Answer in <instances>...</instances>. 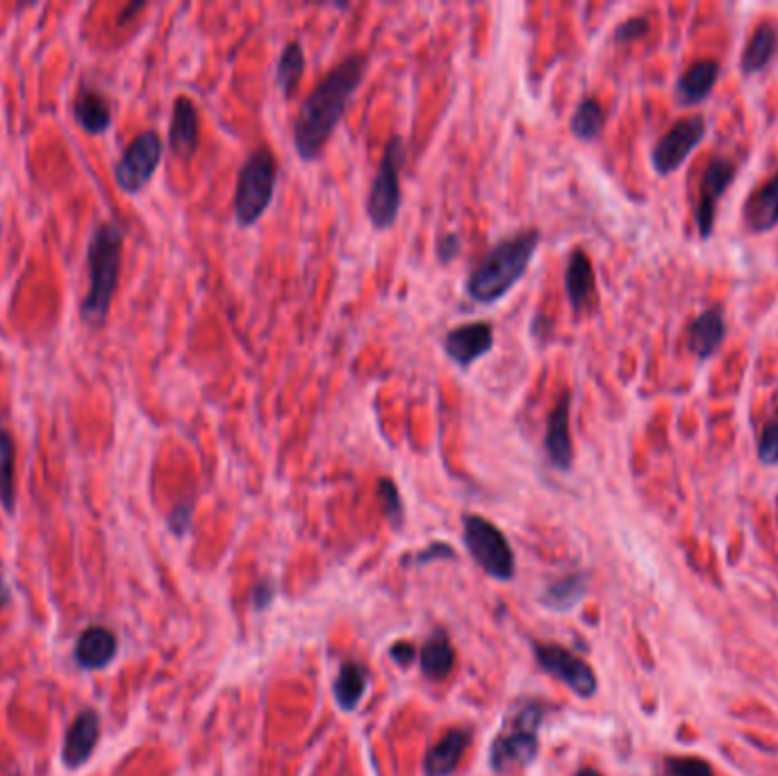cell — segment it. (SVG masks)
I'll list each match as a JSON object with an SVG mask.
<instances>
[{"mask_svg": "<svg viewBox=\"0 0 778 776\" xmlns=\"http://www.w3.org/2000/svg\"><path fill=\"white\" fill-rule=\"evenodd\" d=\"M585 588H588L585 577H581V574H569V577H562L546 586L542 594V603L554 611H569L585 597Z\"/></svg>", "mask_w": 778, "mask_h": 776, "instance_id": "4316f807", "label": "cell"}, {"mask_svg": "<svg viewBox=\"0 0 778 776\" xmlns=\"http://www.w3.org/2000/svg\"><path fill=\"white\" fill-rule=\"evenodd\" d=\"M535 658L546 674L562 681L573 695H579L583 699L596 695V685H599L596 674L585 660H581L576 653L558 645H537Z\"/></svg>", "mask_w": 778, "mask_h": 776, "instance_id": "9c48e42d", "label": "cell"}, {"mask_svg": "<svg viewBox=\"0 0 778 776\" xmlns=\"http://www.w3.org/2000/svg\"><path fill=\"white\" fill-rule=\"evenodd\" d=\"M569 419H571V392L565 390L556 406L546 419V430H544V451L549 458L551 467L558 472H569L573 463V444H571V430H569Z\"/></svg>", "mask_w": 778, "mask_h": 776, "instance_id": "7c38bea8", "label": "cell"}, {"mask_svg": "<svg viewBox=\"0 0 778 776\" xmlns=\"http://www.w3.org/2000/svg\"><path fill=\"white\" fill-rule=\"evenodd\" d=\"M367 69L369 57L364 53H351L314 84V90L301 103L292 132L294 149L301 160L312 162L324 153L326 143L349 109V103L364 82Z\"/></svg>", "mask_w": 778, "mask_h": 776, "instance_id": "6da1fadb", "label": "cell"}, {"mask_svg": "<svg viewBox=\"0 0 778 776\" xmlns=\"http://www.w3.org/2000/svg\"><path fill=\"white\" fill-rule=\"evenodd\" d=\"M406 162V141L400 135L387 139L381 166L367 194V219L376 230H387L400 212V164Z\"/></svg>", "mask_w": 778, "mask_h": 776, "instance_id": "8992f818", "label": "cell"}, {"mask_svg": "<svg viewBox=\"0 0 778 776\" xmlns=\"http://www.w3.org/2000/svg\"><path fill=\"white\" fill-rule=\"evenodd\" d=\"M724 335H727V326H724L722 312L708 310V312L699 314V317L692 322V326L687 331L689 351L699 358H708L719 347H722Z\"/></svg>", "mask_w": 778, "mask_h": 776, "instance_id": "ffe728a7", "label": "cell"}, {"mask_svg": "<svg viewBox=\"0 0 778 776\" xmlns=\"http://www.w3.org/2000/svg\"><path fill=\"white\" fill-rule=\"evenodd\" d=\"M744 219L754 233H765V230H771L778 223V174L748 198Z\"/></svg>", "mask_w": 778, "mask_h": 776, "instance_id": "44dd1931", "label": "cell"}, {"mask_svg": "<svg viewBox=\"0 0 778 776\" xmlns=\"http://www.w3.org/2000/svg\"><path fill=\"white\" fill-rule=\"evenodd\" d=\"M706 137V121L704 117H687L674 124L665 135H662L653 149V166L660 176L674 174L676 169L687 160V155L695 151Z\"/></svg>", "mask_w": 778, "mask_h": 776, "instance_id": "30bf717a", "label": "cell"}, {"mask_svg": "<svg viewBox=\"0 0 778 776\" xmlns=\"http://www.w3.org/2000/svg\"><path fill=\"white\" fill-rule=\"evenodd\" d=\"M303 73H305V50L303 44L294 39L282 48L276 62V84L287 101L294 96Z\"/></svg>", "mask_w": 778, "mask_h": 776, "instance_id": "484cf974", "label": "cell"}, {"mask_svg": "<svg viewBox=\"0 0 778 776\" xmlns=\"http://www.w3.org/2000/svg\"><path fill=\"white\" fill-rule=\"evenodd\" d=\"M367 685H369V674L362 665L344 663L335 683H333V695H335L337 706L346 713L356 710L367 693Z\"/></svg>", "mask_w": 778, "mask_h": 776, "instance_id": "d4e9b609", "label": "cell"}, {"mask_svg": "<svg viewBox=\"0 0 778 776\" xmlns=\"http://www.w3.org/2000/svg\"><path fill=\"white\" fill-rule=\"evenodd\" d=\"M444 354L463 369H469L476 360L495 349V328L487 322H472L455 326L444 335Z\"/></svg>", "mask_w": 778, "mask_h": 776, "instance_id": "8fae6325", "label": "cell"}, {"mask_svg": "<svg viewBox=\"0 0 778 776\" xmlns=\"http://www.w3.org/2000/svg\"><path fill=\"white\" fill-rule=\"evenodd\" d=\"M460 251H463V238H460L457 233H449V235H442L436 244V253L440 257V263L449 265L453 263L455 257L460 255Z\"/></svg>", "mask_w": 778, "mask_h": 776, "instance_id": "836d02e7", "label": "cell"}, {"mask_svg": "<svg viewBox=\"0 0 778 776\" xmlns=\"http://www.w3.org/2000/svg\"><path fill=\"white\" fill-rule=\"evenodd\" d=\"M778 48V31L771 21H763L742 53V71L756 73L769 65Z\"/></svg>", "mask_w": 778, "mask_h": 776, "instance_id": "cb8c5ba5", "label": "cell"}, {"mask_svg": "<svg viewBox=\"0 0 778 776\" xmlns=\"http://www.w3.org/2000/svg\"><path fill=\"white\" fill-rule=\"evenodd\" d=\"M98 736H101V717H98V713L92 710V708L82 710L73 720V725L69 727V731H67L65 750H62L65 763L69 767H80V765H84L86 761H90L94 750H96V744H98Z\"/></svg>", "mask_w": 778, "mask_h": 776, "instance_id": "5bb4252c", "label": "cell"}, {"mask_svg": "<svg viewBox=\"0 0 778 776\" xmlns=\"http://www.w3.org/2000/svg\"><path fill=\"white\" fill-rule=\"evenodd\" d=\"M565 292L569 299V305L581 312L590 305V301L596 294V276L590 255L583 248H573L569 253L567 269H565Z\"/></svg>", "mask_w": 778, "mask_h": 776, "instance_id": "2e32d148", "label": "cell"}, {"mask_svg": "<svg viewBox=\"0 0 778 776\" xmlns=\"http://www.w3.org/2000/svg\"><path fill=\"white\" fill-rule=\"evenodd\" d=\"M278 183V160L267 149H255L242 164L235 189V219L242 228L255 225L269 210Z\"/></svg>", "mask_w": 778, "mask_h": 776, "instance_id": "5b68a950", "label": "cell"}, {"mask_svg": "<svg viewBox=\"0 0 778 776\" xmlns=\"http://www.w3.org/2000/svg\"><path fill=\"white\" fill-rule=\"evenodd\" d=\"M539 242V230L526 228L495 244L467 276V297L480 305H492L501 301L529 271Z\"/></svg>", "mask_w": 778, "mask_h": 776, "instance_id": "7a4b0ae2", "label": "cell"}, {"mask_svg": "<svg viewBox=\"0 0 778 776\" xmlns=\"http://www.w3.org/2000/svg\"><path fill=\"white\" fill-rule=\"evenodd\" d=\"M198 112L196 105L187 96H178L173 101L171 128H169V147L173 155L181 160H189L198 149Z\"/></svg>", "mask_w": 778, "mask_h": 776, "instance_id": "9a60e30c", "label": "cell"}, {"mask_svg": "<svg viewBox=\"0 0 778 776\" xmlns=\"http://www.w3.org/2000/svg\"><path fill=\"white\" fill-rule=\"evenodd\" d=\"M124 251V230L114 221H103L92 233L86 246L90 265V290L80 305V320L86 328H101L107 320L114 292L119 285Z\"/></svg>", "mask_w": 778, "mask_h": 776, "instance_id": "3957f363", "label": "cell"}, {"mask_svg": "<svg viewBox=\"0 0 778 776\" xmlns=\"http://www.w3.org/2000/svg\"><path fill=\"white\" fill-rule=\"evenodd\" d=\"M544 706L537 702H519L506 715L503 727L489 746V767L497 774L512 767H526L539 750V727Z\"/></svg>", "mask_w": 778, "mask_h": 776, "instance_id": "277c9868", "label": "cell"}, {"mask_svg": "<svg viewBox=\"0 0 778 776\" xmlns=\"http://www.w3.org/2000/svg\"><path fill=\"white\" fill-rule=\"evenodd\" d=\"M117 636L105 626H90L76 642V660L84 670H103L117 656Z\"/></svg>", "mask_w": 778, "mask_h": 776, "instance_id": "ac0fdd59", "label": "cell"}, {"mask_svg": "<svg viewBox=\"0 0 778 776\" xmlns=\"http://www.w3.org/2000/svg\"><path fill=\"white\" fill-rule=\"evenodd\" d=\"M662 767L667 776H715L712 767L697 756H670Z\"/></svg>", "mask_w": 778, "mask_h": 776, "instance_id": "4dcf8cb0", "label": "cell"}, {"mask_svg": "<svg viewBox=\"0 0 778 776\" xmlns=\"http://www.w3.org/2000/svg\"><path fill=\"white\" fill-rule=\"evenodd\" d=\"M274 597H276V586H274L271 581H263V583H259V586L255 588V592H253L255 609H257V611H265V609L269 606V603L274 601Z\"/></svg>", "mask_w": 778, "mask_h": 776, "instance_id": "8d00e7d4", "label": "cell"}, {"mask_svg": "<svg viewBox=\"0 0 778 776\" xmlns=\"http://www.w3.org/2000/svg\"><path fill=\"white\" fill-rule=\"evenodd\" d=\"M717 78H719V65L715 60H701L697 65H692L676 84L678 101L685 105H697L706 101L715 88Z\"/></svg>", "mask_w": 778, "mask_h": 776, "instance_id": "7402d4cb", "label": "cell"}, {"mask_svg": "<svg viewBox=\"0 0 778 776\" xmlns=\"http://www.w3.org/2000/svg\"><path fill=\"white\" fill-rule=\"evenodd\" d=\"M758 458L765 465L778 463V421H769L763 428V436L758 442Z\"/></svg>", "mask_w": 778, "mask_h": 776, "instance_id": "1f68e13d", "label": "cell"}, {"mask_svg": "<svg viewBox=\"0 0 778 776\" xmlns=\"http://www.w3.org/2000/svg\"><path fill=\"white\" fill-rule=\"evenodd\" d=\"M733 178H735V164L729 162V160H719L717 158L706 169L704 181H701V189H699V208H697L699 233L706 240L712 235V225H715V215H717L719 198H722V194L733 183Z\"/></svg>", "mask_w": 778, "mask_h": 776, "instance_id": "4fadbf2b", "label": "cell"}, {"mask_svg": "<svg viewBox=\"0 0 778 776\" xmlns=\"http://www.w3.org/2000/svg\"><path fill=\"white\" fill-rule=\"evenodd\" d=\"M390 656L396 660L398 665H408L410 660L415 658V647L410 642H398L390 649Z\"/></svg>", "mask_w": 778, "mask_h": 776, "instance_id": "74e56055", "label": "cell"}, {"mask_svg": "<svg viewBox=\"0 0 778 776\" xmlns=\"http://www.w3.org/2000/svg\"><path fill=\"white\" fill-rule=\"evenodd\" d=\"M73 119L86 135H105L112 126V109L107 99L96 90H80L73 101Z\"/></svg>", "mask_w": 778, "mask_h": 776, "instance_id": "d6986e66", "label": "cell"}, {"mask_svg": "<svg viewBox=\"0 0 778 776\" xmlns=\"http://www.w3.org/2000/svg\"><path fill=\"white\" fill-rule=\"evenodd\" d=\"M576 776H601L599 772H594V769H581L579 774H576Z\"/></svg>", "mask_w": 778, "mask_h": 776, "instance_id": "ab89813d", "label": "cell"}, {"mask_svg": "<svg viewBox=\"0 0 778 776\" xmlns=\"http://www.w3.org/2000/svg\"><path fill=\"white\" fill-rule=\"evenodd\" d=\"M8 601H10V590H8V586L3 583V579H0V609H3Z\"/></svg>", "mask_w": 778, "mask_h": 776, "instance_id": "f35d334b", "label": "cell"}, {"mask_svg": "<svg viewBox=\"0 0 778 776\" xmlns=\"http://www.w3.org/2000/svg\"><path fill=\"white\" fill-rule=\"evenodd\" d=\"M169 526L173 529V533H176V535H185L187 529L191 526V506L183 503V506H178L176 510H173L171 517H169Z\"/></svg>", "mask_w": 778, "mask_h": 776, "instance_id": "e575fe53", "label": "cell"}, {"mask_svg": "<svg viewBox=\"0 0 778 776\" xmlns=\"http://www.w3.org/2000/svg\"><path fill=\"white\" fill-rule=\"evenodd\" d=\"M463 526L465 547L476 560V565H480L489 577L510 581L514 574V554L501 529L480 514H465Z\"/></svg>", "mask_w": 778, "mask_h": 776, "instance_id": "52a82bcc", "label": "cell"}, {"mask_svg": "<svg viewBox=\"0 0 778 776\" xmlns=\"http://www.w3.org/2000/svg\"><path fill=\"white\" fill-rule=\"evenodd\" d=\"M440 558H455V552L449 547V544H430V547L426 552H419L417 558H413L415 565H423V563H430V560H440Z\"/></svg>", "mask_w": 778, "mask_h": 776, "instance_id": "d590c367", "label": "cell"}, {"mask_svg": "<svg viewBox=\"0 0 778 776\" xmlns=\"http://www.w3.org/2000/svg\"><path fill=\"white\" fill-rule=\"evenodd\" d=\"M379 499H381V508H383V514L387 517V522L394 529H400L403 517H406V508H403L398 487H396V483L392 478H381V483H379Z\"/></svg>", "mask_w": 778, "mask_h": 776, "instance_id": "f546056e", "label": "cell"}, {"mask_svg": "<svg viewBox=\"0 0 778 776\" xmlns=\"http://www.w3.org/2000/svg\"><path fill=\"white\" fill-rule=\"evenodd\" d=\"M162 139L155 130L139 132L114 164V181L126 194H139L151 183L162 162Z\"/></svg>", "mask_w": 778, "mask_h": 776, "instance_id": "ba28073f", "label": "cell"}, {"mask_svg": "<svg viewBox=\"0 0 778 776\" xmlns=\"http://www.w3.org/2000/svg\"><path fill=\"white\" fill-rule=\"evenodd\" d=\"M472 742V731L465 727H455L442 736V740L430 746V752L426 754L423 761V774L426 776H449L457 763L463 761V754L467 752V746Z\"/></svg>", "mask_w": 778, "mask_h": 776, "instance_id": "e0dca14e", "label": "cell"}, {"mask_svg": "<svg viewBox=\"0 0 778 776\" xmlns=\"http://www.w3.org/2000/svg\"><path fill=\"white\" fill-rule=\"evenodd\" d=\"M14 460L16 447L10 430L0 424V503L8 512H14L16 483H14Z\"/></svg>", "mask_w": 778, "mask_h": 776, "instance_id": "f1b7e54d", "label": "cell"}, {"mask_svg": "<svg viewBox=\"0 0 778 776\" xmlns=\"http://www.w3.org/2000/svg\"><path fill=\"white\" fill-rule=\"evenodd\" d=\"M649 33V21L645 16H636L624 21L617 31H615V42L624 44V42H636L640 37H645Z\"/></svg>", "mask_w": 778, "mask_h": 776, "instance_id": "d6a6232c", "label": "cell"}, {"mask_svg": "<svg viewBox=\"0 0 778 776\" xmlns=\"http://www.w3.org/2000/svg\"><path fill=\"white\" fill-rule=\"evenodd\" d=\"M419 660H421V672L426 679H430V681L446 679L453 670V663H455V651H453L449 636L442 634V630L432 634L426 640Z\"/></svg>", "mask_w": 778, "mask_h": 776, "instance_id": "603a6c76", "label": "cell"}, {"mask_svg": "<svg viewBox=\"0 0 778 776\" xmlns=\"http://www.w3.org/2000/svg\"><path fill=\"white\" fill-rule=\"evenodd\" d=\"M603 128H605V109L596 99H583L571 114V121H569L571 135L581 141H594L601 137Z\"/></svg>", "mask_w": 778, "mask_h": 776, "instance_id": "83f0119b", "label": "cell"}]
</instances>
